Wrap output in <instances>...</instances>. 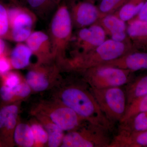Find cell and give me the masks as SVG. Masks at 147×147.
Here are the masks:
<instances>
[{
    "label": "cell",
    "instance_id": "cell-1",
    "mask_svg": "<svg viewBox=\"0 0 147 147\" xmlns=\"http://www.w3.org/2000/svg\"><path fill=\"white\" fill-rule=\"evenodd\" d=\"M61 99L64 105L86 120L111 132L114 130L115 125L100 110L88 83L84 88L71 87L65 89L62 93Z\"/></svg>",
    "mask_w": 147,
    "mask_h": 147
},
{
    "label": "cell",
    "instance_id": "cell-2",
    "mask_svg": "<svg viewBox=\"0 0 147 147\" xmlns=\"http://www.w3.org/2000/svg\"><path fill=\"white\" fill-rule=\"evenodd\" d=\"M136 50L131 41L118 42L106 40L94 50L81 54L76 61V65L84 70L103 64Z\"/></svg>",
    "mask_w": 147,
    "mask_h": 147
},
{
    "label": "cell",
    "instance_id": "cell-3",
    "mask_svg": "<svg viewBox=\"0 0 147 147\" xmlns=\"http://www.w3.org/2000/svg\"><path fill=\"white\" fill-rule=\"evenodd\" d=\"M90 90L108 120L115 125L119 123L125 113L127 104L124 86L102 89L90 87Z\"/></svg>",
    "mask_w": 147,
    "mask_h": 147
},
{
    "label": "cell",
    "instance_id": "cell-4",
    "mask_svg": "<svg viewBox=\"0 0 147 147\" xmlns=\"http://www.w3.org/2000/svg\"><path fill=\"white\" fill-rule=\"evenodd\" d=\"M84 70V81L94 88L124 86L134 77L129 70L103 65Z\"/></svg>",
    "mask_w": 147,
    "mask_h": 147
},
{
    "label": "cell",
    "instance_id": "cell-5",
    "mask_svg": "<svg viewBox=\"0 0 147 147\" xmlns=\"http://www.w3.org/2000/svg\"><path fill=\"white\" fill-rule=\"evenodd\" d=\"M111 131L86 121L80 131L71 130L64 136L63 147H109L113 138Z\"/></svg>",
    "mask_w": 147,
    "mask_h": 147
},
{
    "label": "cell",
    "instance_id": "cell-6",
    "mask_svg": "<svg viewBox=\"0 0 147 147\" xmlns=\"http://www.w3.org/2000/svg\"><path fill=\"white\" fill-rule=\"evenodd\" d=\"M106 36L104 29L98 23L81 29L78 33L79 44L82 49L81 54L88 53L101 45L106 40Z\"/></svg>",
    "mask_w": 147,
    "mask_h": 147
},
{
    "label": "cell",
    "instance_id": "cell-7",
    "mask_svg": "<svg viewBox=\"0 0 147 147\" xmlns=\"http://www.w3.org/2000/svg\"><path fill=\"white\" fill-rule=\"evenodd\" d=\"M102 65L115 67L133 72L147 70V52L134 50Z\"/></svg>",
    "mask_w": 147,
    "mask_h": 147
},
{
    "label": "cell",
    "instance_id": "cell-8",
    "mask_svg": "<svg viewBox=\"0 0 147 147\" xmlns=\"http://www.w3.org/2000/svg\"><path fill=\"white\" fill-rule=\"evenodd\" d=\"M107 35L111 39L118 42L131 41L127 34L126 23L117 15L111 14L100 18L98 21Z\"/></svg>",
    "mask_w": 147,
    "mask_h": 147
},
{
    "label": "cell",
    "instance_id": "cell-9",
    "mask_svg": "<svg viewBox=\"0 0 147 147\" xmlns=\"http://www.w3.org/2000/svg\"><path fill=\"white\" fill-rule=\"evenodd\" d=\"M74 18L79 26H89L97 23L99 19V12L94 3L84 0L74 6L73 9Z\"/></svg>",
    "mask_w": 147,
    "mask_h": 147
},
{
    "label": "cell",
    "instance_id": "cell-10",
    "mask_svg": "<svg viewBox=\"0 0 147 147\" xmlns=\"http://www.w3.org/2000/svg\"><path fill=\"white\" fill-rule=\"evenodd\" d=\"M72 29V21L68 9L65 5L61 6L53 19L52 30L53 34L63 42H67Z\"/></svg>",
    "mask_w": 147,
    "mask_h": 147
},
{
    "label": "cell",
    "instance_id": "cell-11",
    "mask_svg": "<svg viewBox=\"0 0 147 147\" xmlns=\"http://www.w3.org/2000/svg\"><path fill=\"white\" fill-rule=\"evenodd\" d=\"M50 117L53 122L63 131H70L77 128L80 119H84L65 105L53 112Z\"/></svg>",
    "mask_w": 147,
    "mask_h": 147
},
{
    "label": "cell",
    "instance_id": "cell-12",
    "mask_svg": "<svg viewBox=\"0 0 147 147\" xmlns=\"http://www.w3.org/2000/svg\"><path fill=\"white\" fill-rule=\"evenodd\" d=\"M127 24V34L134 48H147V21L132 19Z\"/></svg>",
    "mask_w": 147,
    "mask_h": 147
},
{
    "label": "cell",
    "instance_id": "cell-13",
    "mask_svg": "<svg viewBox=\"0 0 147 147\" xmlns=\"http://www.w3.org/2000/svg\"><path fill=\"white\" fill-rule=\"evenodd\" d=\"M147 147V130L130 134L117 133L109 147Z\"/></svg>",
    "mask_w": 147,
    "mask_h": 147
},
{
    "label": "cell",
    "instance_id": "cell-14",
    "mask_svg": "<svg viewBox=\"0 0 147 147\" xmlns=\"http://www.w3.org/2000/svg\"><path fill=\"white\" fill-rule=\"evenodd\" d=\"M32 25L31 17L27 13H19L12 21V34L13 39L22 42L28 39L30 35Z\"/></svg>",
    "mask_w": 147,
    "mask_h": 147
},
{
    "label": "cell",
    "instance_id": "cell-15",
    "mask_svg": "<svg viewBox=\"0 0 147 147\" xmlns=\"http://www.w3.org/2000/svg\"><path fill=\"white\" fill-rule=\"evenodd\" d=\"M147 130V112L139 113L118 123L117 133L130 134Z\"/></svg>",
    "mask_w": 147,
    "mask_h": 147
},
{
    "label": "cell",
    "instance_id": "cell-16",
    "mask_svg": "<svg viewBox=\"0 0 147 147\" xmlns=\"http://www.w3.org/2000/svg\"><path fill=\"white\" fill-rule=\"evenodd\" d=\"M126 94L127 103L131 102L147 94V74L134 77L124 86Z\"/></svg>",
    "mask_w": 147,
    "mask_h": 147
},
{
    "label": "cell",
    "instance_id": "cell-17",
    "mask_svg": "<svg viewBox=\"0 0 147 147\" xmlns=\"http://www.w3.org/2000/svg\"><path fill=\"white\" fill-rule=\"evenodd\" d=\"M147 0H126L114 14L125 22H128L138 15Z\"/></svg>",
    "mask_w": 147,
    "mask_h": 147
},
{
    "label": "cell",
    "instance_id": "cell-18",
    "mask_svg": "<svg viewBox=\"0 0 147 147\" xmlns=\"http://www.w3.org/2000/svg\"><path fill=\"white\" fill-rule=\"evenodd\" d=\"M32 51L28 46L25 45L16 46L11 55V61L13 67L19 69L26 67L30 62Z\"/></svg>",
    "mask_w": 147,
    "mask_h": 147
},
{
    "label": "cell",
    "instance_id": "cell-19",
    "mask_svg": "<svg viewBox=\"0 0 147 147\" xmlns=\"http://www.w3.org/2000/svg\"><path fill=\"white\" fill-rule=\"evenodd\" d=\"M18 109L15 105L5 106L0 110V129H13L16 126Z\"/></svg>",
    "mask_w": 147,
    "mask_h": 147
},
{
    "label": "cell",
    "instance_id": "cell-20",
    "mask_svg": "<svg viewBox=\"0 0 147 147\" xmlns=\"http://www.w3.org/2000/svg\"><path fill=\"white\" fill-rule=\"evenodd\" d=\"M14 139L16 144L21 146H32L34 140L31 127L25 124L18 125L14 131Z\"/></svg>",
    "mask_w": 147,
    "mask_h": 147
},
{
    "label": "cell",
    "instance_id": "cell-21",
    "mask_svg": "<svg viewBox=\"0 0 147 147\" xmlns=\"http://www.w3.org/2000/svg\"><path fill=\"white\" fill-rule=\"evenodd\" d=\"M146 112H147V94L138 98L127 105L125 113L120 122L139 113Z\"/></svg>",
    "mask_w": 147,
    "mask_h": 147
},
{
    "label": "cell",
    "instance_id": "cell-22",
    "mask_svg": "<svg viewBox=\"0 0 147 147\" xmlns=\"http://www.w3.org/2000/svg\"><path fill=\"white\" fill-rule=\"evenodd\" d=\"M126 0H101L98 7L99 19L115 13Z\"/></svg>",
    "mask_w": 147,
    "mask_h": 147
},
{
    "label": "cell",
    "instance_id": "cell-23",
    "mask_svg": "<svg viewBox=\"0 0 147 147\" xmlns=\"http://www.w3.org/2000/svg\"><path fill=\"white\" fill-rule=\"evenodd\" d=\"M27 83L32 88L36 91H41L47 88L48 82L42 74L30 71L26 77Z\"/></svg>",
    "mask_w": 147,
    "mask_h": 147
},
{
    "label": "cell",
    "instance_id": "cell-24",
    "mask_svg": "<svg viewBox=\"0 0 147 147\" xmlns=\"http://www.w3.org/2000/svg\"><path fill=\"white\" fill-rule=\"evenodd\" d=\"M46 128L49 146H59L62 143L64 136L63 130L55 124H49L46 126Z\"/></svg>",
    "mask_w": 147,
    "mask_h": 147
},
{
    "label": "cell",
    "instance_id": "cell-25",
    "mask_svg": "<svg viewBox=\"0 0 147 147\" xmlns=\"http://www.w3.org/2000/svg\"><path fill=\"white\" fill-rule=\"evenodd\" d=\"M48 39V36L44 33L40 32H35L27 39L28 47L32 51H36L39 49L42 43Z\"/></svg>",
    "mask_w": 147,
    "mask_h": 147
},
{
    "label": "cell",
    "instance_id": "cell-26",
    "mask_svg": "<svg viewBox=\"0 0 147 147\" xmlns=\"http://www.w3.org/2000/svg\"><path fill=\"white\" fill-rule=\"evenodd\" d=\"M7 10L5 7L0 3V36H3L8 30L9 22Z\"/></svg>",
    "mask_w": 147,
    "mask_h": 147
},
{
    "label": "cell",
    "instance_id": "cell-27",
    "mask_svg": "<svg viewBox=\"0 0 147 147\" xmlns=\"http://www.w3.org/2000/svg\"><path fill=\"white\" fill-rule=\"evenodd\" d=\"M32 131L35 141L41 144H45L48 140L47 132L40 125L34 124L31 127Z\"/></svg>",
    "mask_w": 147,
    "mask_h": 147
},
{
    "label": "cell",
    "instance_id": "cell-28",
    "mask_svg": "<svg viewBox=\"0 0 147 147\" xmlns=\"http://www.w3.org/2000/svg\"><path fill=\"white\" fill-rule=\"evenodd\" d=\"M14 95L21 97H26L30 92V87L26 84H19L13 89H11Z\"/></svg>",
    "mask_w": 147,
    "mask_h": 147
},
{
    "label": "cell",
    "instance_id": "cell-29",
    "mask_svg": "<svg viewBox=\"0 0 147 147\" xmlns=\"http://www.w3.org/2000/svg\"><path fill=\"white\" fill-rule=\"evenodd\" d=\"M5 83V85L6 86L10 89H13L19 84V78L15 74H9L7 76Z\"/></svg>",
    "mask_w": 147,
    "mask_h": 147
},
{
    "label": "cell",
    "instance_id": "cell-30",
    "mask_svg": "<svg viewBox=\"0 0 147 147\" xmlns=\"http://www.w3.org/2000/svg\"><path fill=\"white\" fill-rule=\"evenodd\" d=\"M0 96L3 100L9 101L12 99L14 94L11 89L4 85L0 89Z\"/></svg>",
    "mask_w": 147,
    "mask_h": 147
},
{
    "label": "cell",
    "instance_id": "cell-31",
    "mask_svg": "<svg viewBox=\"0 0 147 147\" xmlns=\"http://www.w3.org/2000/svg\"><path fill=\"white\" fill-rule=\"evenodd\" d=\"M9 62L6 58L0 57V74H5L10 69Z\"/></svg>",
    "mask_w": 147,
    "mask_h": 147
},
{
    "label": "cell",
    "instance_id": "cell-32",
    "mask_svg": "<svg viewBox=\"0 0 147 147\" xmlns=\"http://www.w3.org/2000/svg\"><path fill=\"white\" fill-rule=\"evenodd\" d=\"M133 19H138L141 21H147V0L142 7L138 15Z\"/></svg>",
    "mask_w": 147,
    "mask_h": 147
},
{
    "label": "cell",
    "instance_id": "cell-33",
    "mask_svg": "<svg viewBox=\"0 0 147 147\" xmlns=\"http://www.w3.org/2000/svg\"><path fill=\"white\" fill-rule=\"evenodd\" d=\"M27 1L32 7H38L49 2L50 0H27Z\"/></svg>",
    "mask_w": 147,
    "mask_h": 147
},
{
    "label": "cell",
    "instance_id": "cell-34",
    "mask_svg": "<svg viewBox=\"0 0 147 147\" xmlns=\"http://www.w3.org/2000/svg\"><path fill=\"white\" fill-rule=\"evenodd\" d=\"M5 49V44L2 40L0 38V57L2 55Z\"/></svg>",
    "mask_w": 147,
    "mask_h": 147
},
{
    "label": "cell",
    "instance_id": "cell-35",
    "mask_svg": "<svg viewBox=\"0 0 147 147\" xmlns=\"http://www.w3.org/2000/svg\"><path fill=\"white\" fill-rule=\"evenodd\" d=\"M85 1H89L90 2L95 3L96 2L98 1H100L101 0H85Z\"/></svg>",
    "mask_w": 147,
    "mask_h": 147
},
{
    "label": "cell",
    "instance_id": "cell-36",
    "mask_svg": "<svg viewBox=\"0 0 147 147\" xmlns=\"http://www.w3.org/2000/svg\"><path fill=\"white\" fill-rule=\"evenodd\" d=\"M13 1H14V0H13Z\"/></svg>",
    "mask_w": 147,
    "mask_h": 147
}]
</instances>
